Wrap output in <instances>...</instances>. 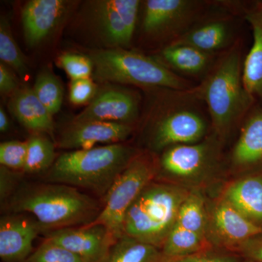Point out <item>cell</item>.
<instances>
[{"label":"cell","mask_w":262,"mask_h":262,"mask_svg":"<svg viewBox=\"0 0 262 262\" xmlns=\"http://www.w3.org/2000/svg\"><path fill=\"white\" fill-rule=\"evenodd\" d=\"M156 168L149 158L136 155L106 192L97 217L86 225H102L117 241L124 235V224L129 208L141 191L152 182Z\"/></svg>","instance_id":"8992f818"},{"label":"cell","mask_w":262,"mask_h":262,"mask_svg":"<svg viewBox=\"0 0 262 262\" xmlns=\"http://www.w3.org/2000/svg\"><path fill=\"white\" fill-rule=\"evenodd\" d=\"M246 18L252 28L253 44L243 64V79L249 94L262 100V11L256 8Z\"/></svg>","instance_id":"7402d4cb"},{"label":"cell","mask_w":262,"mask_h":262,"mask_svg":"<svg viewBox=\"0 0 262 262\" xmlns=\"http://www.w3.org/2000/svg\"><path fill=\"white\" fill-rule=\"evenodd\" d=\"M222 198L253 223L262 227V177L248 176L229 184Z\"/></svg>","instance_id":"ffe728a7"},{"label":"cell","mask_w":262,"mask_h":262,"mask_svg":"<svg viewBox=\"0 0 262 262\" xmlns=\"http://www.w3.org/2000/svg\"><path fill=\"white\" fill-rule=\"evenodd\" d=\"M233 29L230 20L219 17L195 23L170 43L185 45L215 56L230 46Z\"/></svg>","instance_id":"e0dca14e"},{"label":"cell","mask_w":262,"mask_h":262,"mask_svg":"<svg viewBox=\"0 0 262 262\" xmlns=\"http://www.w3.org/2000/svg\"><path fill=\"white\" fill-rule=\"evenodd\" d=\"M9 128V120L4 108H0V130L2 133L6 132Z\"/></svg>","instance_id":"8d00e7d4"},{"label":"cell","mask_w":262,"mask_h":262,"mask_svg":"<svg viewBox=\"0 0 262 262\" xmlns=\"http://www.w3.org/2000/svg\"><path fill=\"white\" fill-rule=\"evenodd\" d=\"M221 143L213 134L195 144L170 146L164 150L160 167L170 182L190 189L220 166Z\"/></svg>","instance_id":"52a82bcc"},{"label":"cell","mask_w":262,"mask_h":262,"mask_svg":"<svg viewBox=\"0 0 262 262\" xmlns=\"http://www.w3.org/2000/svg\"><path fill=\"white\" fill-rule=\"evenodd\" d=\"M27 156V141H10L0 144L1 166L10 170H23Z\"/></svg>","instance_id":"4dcf8cb0"},{"label":"cell","mask_w":262,"mask_h":262,"mask_svg":"<svg viewBox=\"0 0 262 262\" xmlns=\"http://www.w3.org/2000/svg\"><path fill=\"white\" fill-rule=\"evenodd\" d=\"M20 89L18 81L8 66L0 63V92L3 95L12 96Z\"/></svg>","instance_id":"e575fe53"},{"label":"cell","mask_w":262,"mask_h":262,"mask_svg":"<svg viewBox=\"0 0 262 262\" xmlns=\"http://www.w3.org/2000/svg\"><path fill=\"white\" fill-rule=\"evenodd\" d=\"M67 9L63 0H31L23 8L21 21L24 39L30 48L37 47L53 32Z\"/></svg>","instance_id":"9a60e30c"},{"label":"cell","mask_w":262,"mask_h":262,"mask_svg":"<svg viewBox=\"0 0 262 262\" xmlns=\"http://www.w3.org/2000/svg\"><path fill=\"white\" fill-rule=\"evenodd\" d=\"M211 245L203 236L176 224L165 239L161 251L165 262L210 249Z\"/></svg>","instance_id":"cb8c5ba5"},{"label":"cell","mask_w":262,"mask_h":262,"mask_svg":"<svg viewBox=\"0 0 262 262\" xmlns=\"http://www.w3.org/2000/svg\"><path fill=\"white\" fill-rule=\"evenodd\" d=\"M184 102L170 107L155 122L151 136L155 151L195 144L207 137L209 125L206 117L190 103Z\"/></svg>","instance_id":"ba28073f"},{"label":"cell","mask_w":262,"mask_h":262,"mask_svg":"<svg viewBox=\"0 0 262 262\" xmlns=\"http://www.w3.org/2000/svg\"><path fill=\"white\" fill-rule=\"evenodd\" d=\"M8 108L26 128L35 134H53V115L38 99L32 89H19L10 96Z\"/></svg>","instance_id":"ac0fdd59"},{"label":"cell","mask_w":262,"mask_h":262,"mask_svg":"<svg viewBox=\"0 0 262 262\" xmlns=\"http://www.w3.org/2000/svg\"><path fill=\"white\" fill-rule=\"evenodd\" d=\"M203 5L191 0H148L143 30L151 37L170 38L172 42L195 24Z\"/></svg>","instance_id":"9c48e42d"},{"label":"cell","mask_w":262,"mask_h":262,"mask_svg":"<svg viewBox=\"0 0 262 262\" xmlns=\"http://www.w3.org/2000/svg\"><path fill=\"white\" fill-rule=\"evenodd\" d=\"M130 125L117 122L91 121L72 123L62 134L58 146L63 149H89L98 143L119 144L130 136Z\"/></svg>","instance_id":"2e32d148"},{"label":"cell","mask_w":262,"mask_h":262,"mask_svg":"<svg viewBox=\"0 0 262 262\" xmlns=\"http://www.w3.org/2000/svg\"><path fill=\"white\" fill-rule=\"evenodd\" d=\"M235 250L248 261L262 262V234L248 239Z\"/></svg>","instance_id":"836d02e7"},{"label":"cell","mask_w":262,"mask_h":262,"mask_svg":"<svg viewBox=\"0 0 262 262\" xmlns=\"http://www.w3.org/2000/svg\"><path fill=\"white\" fill-rule=\"evenodd\" d=\"M9 169L1 166V198H5L7 196V194L9 192V189L11 187V179L10 175L8 172Z\"/></svg>","instance_id":"d590c367"},{"label":"cell","mask_w":262,"mask_h":262,"mask_svg":"<svg viewBox=\"0 0 262 262\" xmlns=\"http://www.w3.org/2000/svg\"><path fill=\"white\" fill-rule=\"evenodd\" d=\"M24 262H85L75 253L45 239Z\"/></svg>","instance_id":"f1b7e54d"},{"label":"cell","mask_w":262,"mask_h":262,"mask_svg":"<svg viewBox=\"0 0 262 262\" xmlns=\"http://www.w3.org/2000/svg\"><path fill=\"white\" fill-rule=\"evenodd\" d=\"M190 92L206 103L214 134L223 140L248 113L255 100L244 85L237 46L224 52L201 84Z\"/></svg>","instance_id":"6da1fadb"},{"label":"cell","mask_w":262,"mask_h":262,"mask_svg":"<svg viewBox=\"0 0 262 262\" xmlns=\"http://www.w3.org/2000/svg\"><path fill=\"white\" fill-rule=\"evenodd\" d=\"M208 209L206 237L211 246L236 249L262 234V227L251 222L222 196Z\"/></svg>","instance_id":"8fae6325"},{"label":"cell","mask_w":262,"mask_h":262,"mask_svg":"<svg viewBox=\"0 0 262 262\" xmlns=\"http://www.w3.org/2000/svg\"><path fill=\"white\" fill-rule=\"evenodd\" d=\"M58 63L72 80L91 78L94 73V63L90 56L66 53L59 56Z\"/></svg>","instance_id":"f546056e"},{"label":"cell","mask_w":262,"mask_h":262,"mask_svg":"<svg viewBox=\"0 0 262 262\" xmlns=\"http://www.w3.org/2000/svg\"><path fill=\"white\" fill-rule=\"evenodd\" d=\"M248 261V262H251V261Z\"/></svg>","instance_id":"f35d334b"},{"label":"cell","mask_w":262,"mask_h":262,"mask_svg":"<svg viewBox=\"0 0 262 262\" xmlns=\"http://www.w3.org/2000/svg\"><path fill=\"white\" fill-rule=\"evenodd\" d=\"M140 1L103 0L95 2L92 24L95 31L108 48H125L135 31Z\"/></svg>","instance_id":"30bf717a"},{"label":"cell","mask_w":262,"mask_h":262,"mask_svg":"<svg viewBox=\"0 0 262 262\" xmlns=\"http://www.w3.org/2000/svg\"><path fill=\"white\" fill-rule=\"evenodd\" d=\"M208 223V209L206 200L198 189H191L180 207L176 224L207 238Z\"/></svg>","instance_id":"d4e9b609"},{"label":"cell","mask_w":262,"mask_h":262,"mask_svg":"<svg viewBox=\"0 0 262 262\" xmlns=\"http://www.w3.org/2000/svg\"><path fill=\"white\" fill-rule=\"evenodd\" d=\"M97 88L91 78L72 80L70 100L75 105L89 104L97 94Z\"/></svg>","instance_id":"1f68e13d"},{"label":"cell","mask_w":262,"mask_h":262,"mask_svg":"<svg viewBox=\"0 0 262 262\" xmlns=\"http://www.w3.org/2000/svg\"><path fill=\"white\" fill-rule=\"evenodd\" d=\"M213 55L185 45L170 43L162 50L159 61L174 73L199 76L208 73L213 63Z\"/></svg>","instance_id":"44dd1931"},{"label":"cell","mask_w":262,"mask_h":262,"mask_svg":"<svg viewBox=\"0 0 262 262\" xmlns=\"http://www.w3.org/2000/svg\"><path fill=\"white\" fill-rule=\"evenodd\" d=\"M94 75L103 82L130 84L142 88H162L184 91L192 89L188 81L167 68L158 59L125 48H108L90 56Z\"/></svg>","instance_id":"5b68a950"},{"label":"cell","mask_w":262,"mask_h":262,"mask_svg":"<svg viewBox=\"0 0 262 262\" xmlns=\"http://www.w3.org/2000/svg\"><path fill=\"white\" fill-rule=\"evenodd\" d=\"M136 156L134 149L120 144L73 150L57 158L48 180L106 194Z\"/></svg>","instance_id":"7a4b0ae2"},{"label":"cell","mask_w":262,"mask_h":262,"mask_svg":"<svg viewBox=\"0 0 262 262\" xmlns=\"http://www.w3.org/2000/svg\"><path fill=\"white\" fill-rule=\"evenodd\" d=\"M15 213H29L44 229H62L89 225L101 209L92 198L77 188L56 184L24 191L11 203Z\"/></svg>","instance_id":"277c9868"},{"label":"cell","mask_w":262,"mask_h":262,"mask_svg":"<svg viewBox=\"0 0 262 262\" xmlns=\"http://www.w3.org/2000/svg\"><path fill=\"white\" fill-rule=\"evenodd\" d=\"M33 91L52 115L59 111L63 98V89L56 76L49 70H43L36 77Z\"/></svg>","instance_id":"4316f807"},{"label":"cell","mask_w":262,"mask_h":262,"mask_svg":"<svg viewBox=\"0 0 262 262\" xmlns=\"http://www.w3.org/2000/svg\"><path fill=\"white\" fill-rule=\"evenodd\" d=\"M139 113L137 96L128 90L106 87L74 119L72 123L91 121L117 122L130 125Z\"/></svg>","instance_id":"4fadbf2b"},{"label":"cell","mask_w":262,"mask_h":262,"mask_svg":"<svg viewBox=\"0 0 262 262\" xmlns=\"http://www.w3.org/2000/svg\"><path fill=\"white\" fill-rule=\"evenodd\" d=\"M0 59L19 75L24 77L28 74L27 59L15 42L9 21L4 16L0 20Z\"/></svg>","instance_id":"83f0119b"},{"label":"cell","mask_w":262,"mask_h":262,"mask_svg":"<svg viewBox=\"0 0 262 262\" xmlns=\"http://www.w3.org/2000/svg\"><path fill=\"white\" fill-rule=\"evenodd\" d=\"M103 262H165V258L159 248L124 234Z\"/></svg>","instance_id":"603a6c76"},{"label":"cell","mask_w":262,"mask_h":262,"mask_svg":"<svg viewBox=\"0 0 262 262\" xmlns=\"http://www.w3.org/2000/svg\"><path fill=\"white\" fill-rule=\"evenodd\" d=\"M167 262H241V261H239V256L237 255L218 252V251H213L211 249H208Z\"/></svg>","instance_id":"d6a6232c"},{"label":"cell","mask_w":262,"mask_h":262,"mask_svg":"<svg viewBox=\"0 0 262 262\" xmlns=\"http://www.w3.org/2000/svg\"><path fill=\"white\" fill-rule=\"evenodd\" d=\"M231 161L239 169H249L262 163V108L254 110L246 118Z\"/></svg>","instance_id":"d6986e66"},{"label":"cell","mask_w":262,"mask_h":262,"mask_svg":"<svg viewBox=\"0 0 262 262\" xmlns=\"http://www.w3.org/2000/svg\"><path fill=\"white\" fill-rule=\"evenodd\" d=\"M45 229L37 220L8 215L0 222V257L4 262H24L32 253L33 243Z\"/></svg>","instance_id":"5bb4252c"},{"label":"cell","mask_w":262,"mask_h":262,"mask_svg":"<svg viewBox=\"0 0 262 262\" xmlns=\"http://www.w3.org/2000/svg\"><path fill=\"white\" fill-rule=\"evenodd\" d=\"M256 8L262 11V2H259V3H257Z\"/></svg>","instance_id":"74e56055"},{"label":"cell","mask_w":262,"mask_h":262,"mask_svg":"<svg viewBox=\"0 0 262 262\" xmlns=\"http://www.w3.org/2000/svg\"><path fill=\"white\" fill-rule=\"evenodd\" d=\"M27 142V156L24 172L40 173L54 163L55 147L52 141L41 134H35Z\"/></svg>","instance_id":"484cf974"},{"label":"cell","mask_w":262,"mask_h":262,"mask_svg":"<svg viewBox=\"0 0 262 262\" xmlns=\"http://www.w3.org/2000/svg\"><path fill=\"white\" fill-rule=\"evenodd\" d=\"M190 190L171 182H150L129 208L124 234L161 250Z\"/></svg>","instance_id":"3957f363"},{"label":"cell","mask_w":262,"mask_h":262,"mask_svg":"<svg viewBox=\"0 0 262 262\" xmlns=\"http://www.w3.org/2000/svg\"><path fill=\"white\" fill-rule=\"evenodd\" d=\"M46 239L75 253L85 262H103L117 239L102 225L55 229Z\"/></svg>","instance_id":"7c38bea8"}]
</instances>
